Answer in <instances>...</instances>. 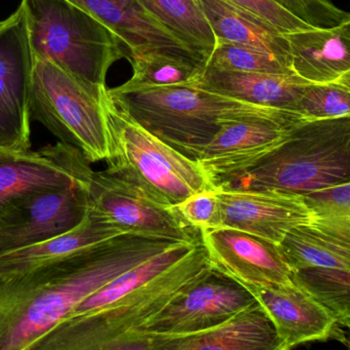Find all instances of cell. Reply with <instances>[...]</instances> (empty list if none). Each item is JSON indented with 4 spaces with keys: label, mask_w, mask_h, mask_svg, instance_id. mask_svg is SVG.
<instances>
[{
    "label": "cell",
    "mask_w": 350,
    "mask_h": 350,
    "mask_svg": "<svg viewBox=\"0 0 350 350\" xmlns=\"http://www.w3.org/2000/svg\"><path fill=\"white\" fill-rule=\"evenodd\" d=\"M172 246L121 234L92 250L28 273L0 275V350H31L88 296Z\"/></svg>",
    "instance_id": "1"
},
{
    "label": "cell",
    "mask_w": 350,
    "mask_h": 350,
    "mask_svg": "<svg viewBox=\"0 0 350 350\" xmlns=\"http://www.w3.org/2000/svg\"><path fill=\"white\" fill-rule=\"evenodd\" d=\"M212 271L205 247L198 242L187 256L107 308L66 318L31 350H151L152 323Z\"/></svg>",
    "instance_id": "2"
},
{
    "label": "cell",
    "mask_w": 350,
    "mask_h": 350,
    "mask_svg": "<svg viewBox=\"0 0 350 350\" xmlns=\"http://www.w3.org/2000/svg\"><path fill=\"white\" fill-rule=\"evenodd\" d=\"M109 94L139 125L193 160L228 121L285 111L189 84L135 88L121 84L109 88Z\"/></svg>",
    "instance_id": "3"
},
{
    "label": "cell",
    "mask_w": 350,
    "mask_h": 350,
    "mask_svg": "<svg viewBox=\"0 0 350 350\" xmlns=\"http://www.w3.org/2000/svg\"><path fill=\"white\" fill-rule=\"evenodd\" d=\"M350 183V115L302 121L258 166L218 186L306 195Z\"/></svg>",
    "instance_id": "4"
},
{
    "label": "cell",
    "mask_w": 350,
    "mask_h": 350,
    "mask_svg": "<svg viewBox=\"0 0 350 350\" xmlns=\"http://www.w3.org/2000/svg\"><path fill=\"white\" fill-rule=\"evenodd\" d=\"M33 57L106 88L107 74L126 53L120 39L69 0H22Z\"/></svg>",
    "instance_id": "5"
},
{
    "label": "cell",
    "mask_w": 350,
    "mask_h": 350,
    "mask_svg": "<svg viewBox=\"0 0 350 350\" xmlns=\"http://www.w3.org/2000/svg\"><path fill=\"white\" fill-rule=\"evenodd\" d=\"M104 106L110 134L107 172L170 207L193 193L214 188L197 162L156 137L117 106L109 88Z\"/></svg>",
    "instance_id": "6"
},
{
    "label": "cell",
    "mask_w": 350,
    "mask_h": 350,
    "mask_svg": "<svg viewBox=\"0 0 350 350\" xmlns=\"http://www.w3.org/2000/svg\"><path fill=\"white\" fill-rule=\"evenodd\" d=\"M107 94L108 88L92 86L51 62L34 58L31 121L79 149L90 162L106 160L110 151Z\"/></svg>",
    "instance_id": "7"
},
{
    "label": "cell",
    "mask_w": 350,
    "mask_h": 350,
    "mask_svg": "<svg viewBox=\"0 0 350 350\" xmlns=\"http://www.w3.org/2000/svg\"><path fill=\"white\" fill-rule=\"evenodd\" d=\"M302 121L295 113L279 111L228 121L200 149L195 162L212 186L230 182L285 143Z\"/></svg>",
    "instance_id": "8"
},
{
    "label": "cell",
    "mask_w": 350,
    "mask_h": 350,
    "mask_svg": "<svg viewBox=\"0 0 350 350\" xmlns=\"http://www.w3.org/2000/svg\"><path fill=\"white\" fill-rule=\"evenodd\" d=\"M88 208L124 234L197 242L201 232L174 207L154 201L142 189L107 171L94 172L86 186Z\"/></svg>",
    "instance_id": "9"
},
{
    "label": "cell",
    "mask_w": 350,
    "mask_h": 350,
    "mask_svg": "<svg viewBox=\"0 0 350 350\" xmlns=\"http://www.w3.org/2000/svg\"><path fill=\"white\" fill-rule=\"evenodd\" d=\"M32 49L22 6L0 22V150L26 151L31 143Z\"/></svg>",
    "instance_id": "10"
},
{
    "label": "cell",
    "mask_w": 350,
    "mask_h": 350,
    "mask_svg": "<svg viewBox=\"0 0 350 350\" xmlns=\"http://www.w3.org/2000/svg\"><path fill=\"white\" fill-rule=\"evenodd\" d=\"M90 164L79 149L59 141L38 151L0 150V214L40 191L85 188L92 172Z\"/></svg>",
    "instance_id": "11"
},
{
    "label": "cell",
    "mask_w": 350,
    "mask_h": 350,
    "mask_svg": "<svg viewBox=\"0 0 350 350\" xmlns=\"http://www.w3.org/2000/svg\"><path fill=\"white\" fill-rule=\"evenodd\" d=\"M88 211L81 186L29 195L0 214V255L38 244L75 227Z\"/></svg>",
    "instance_id": "12"
},
{
    "label": "cell",
    "mask_w": 350,
    "mask_h": 350,
    "mask_svg": "<svg viewBox=\"0 0 350 350\" xmlns=\"http://www.w3.org/2000/svg\"><path fill=\"white\" fill-rule=\"evenodd\" d=\"M215 188L221 227L234 228L279 246L292 230L314 223V214L304 195L277 189Z\"/></svg>",
    "instance_id": "13"
},
{
    "label": "cell",
    "mask_w": 350,
    "mask_h": 350,
    "mask_svg": "<svg viewBox=\"0 0 350 350\" xmlns=\"http://www.w3.org/2000/svg\"><path fill=\"white\" fill-rule=\"evenodd\" d=\"M255 301L244 286L213 269L152 323L151 345L153 336H185L217 326Z\"/></svg>",
    "instance_id": "14"
},
{
    "label": "cell",
    "mask_w": 350,
    "mask_h": 350,
    "mask_svg": "<svg viewBox=\"0 0 350 350\" xmlns=\"http://www.w3.org/2000/svg\"><path fill=\"white\" fill-rule=\"evenodd\" d=\"M212 268L242 286L282 285L293 271L278 245L234 228L201 232Z\"/></svg>",
    "instance_id": "15"
},
{
    "label": "cell",
    "mask_w": 350,
    "mask_h": 350,
    "mask_svg": "<svg viewBox=\"0 0 350 350\" xmlns=\"http://www.w3.org/2000/svg\"><path fill=\"white\" fill-rule=\"evenodd\" d=\"M244 287L271 318L279 340L278 350L327 340L339 324L332 310L296 282Z\"/></svg>",
    "instance_id": "16"
},
{
    "label": "cell",
    "mask_w": 350,
    "mask_h": 350,
    "mask_svg": "<svg viewBox=\"0 0 350 350\" xmlns=\"http://www.w3.org/2000/svg\"><path fill=\"white\" fill-rule=\"evenodd\" d=\"M69 1L79 6L110 29L120 39L123 47H126L125 57L127 59L166 51L201 60L185 47L153 14H150L139 0Z\"/></svg>",
    "instance_id": "17"
},
{
    "label": "cell",
    "mask_w": 350,
    "mask_h": 350,
    "mask_svg": "<svg viewBox=\"0 0 350 350\" xmlns=\"http://www.w3.org/2000/svg\"><path fill=\"white\" fill-rule=\"evenodd\" d=\"M275 327L258 302L207 330L185 336H153L151 350H278Z\"/></svg>",
    "instance_id": "18"
},
{
    "label": "cell",
    "mask_w": 350,
    "mask_h": 350,
    "mask_svg": "<svg viewBox=\"0 0 350 350\" xmlns=\"http://www.w3.org/2000/svg\"><path fill=\"white\" fill-rule=\"evenodd\" d=\"M284 35L295 75L310 82L331 84L350 71V20Z\"/></svg>",
    "instance_id": "19"
},
{
    "label": "cell",
    "mask_w": 350,
    "mask_h": 350,
    "mask_svg": "<svg viewBox=\"0 0 350 350\" xmlns=\"http://www.w3.org/2000/svg\"><path fill=\"white\" fill-rule=\"evenodd\" d=\"M308 80L295 74L226 71L205 66L189 86L269 108L294 113Z\"/></svg>",
    "instance_id": "20"
},
{
    "label": "cell",
    "mask_w": 350,
    "mask_h": 350,
    "mask_svg": "<svg viewBox=\"0 0 350 350\" xmlns=\"http://www.w3.org/2000/svg\"><path fill=\"white\" fill-rule=\"evenodd\" d=\"M123 234L88 208L75 227L38 244L0 255V275L28 273L92 250Z\"/></svg>",
    "instance_id": "21"
},
{
    "label": "cell",
    "mask_w": 350,
    "mask_h": 350,
    "mask_svg": "<svg viewBox=\"0 0 350 350\" xmlns=\"http://www.w3.org/2000/svg\"><path fill=\"white\" fill-rule=\"evenodd\" d=\"M196 1L213 29L218 41L261 49L289 63L287 40L284 33L254 12L228 0Z\"/></svg>",
    "instance_id": "22"
},
{
    "label": "cell",
    "mask_w": 350,
    "mask_h": 350,
    "mask_svg": "<svg viewBox=\"0 0 350 350\" xmlns=\"http://www.w3.org/2000/svg\"><path fill=\"white\" fill-rule=\"evenodd\" d=\"M279 247L293 273L300 271L350 273V245L310 226L292 230Z\"/></svg>",
    "instance_id": "23"
},
{
    "label": "cell",
    "mask_w": 350,
    "mask_h": 350,
    "mask_svg": "<svg viewBox=\"0 0 350 350\" xmlns=\"http://www.w3.org/2000/svg\"><path fill=\"white\" fill-rule=\"evenodd\" d=\"M139 2L185 47L207 63L217 39L196 0H139Z\"/></svg>",
    "instance_id": "24"
},
{
    "label": "cell",
    "mask_w": 350,
    "mask_h": 350,
    "mask_svg": "<svg viewBox=\"0 0 350 350\" xmlns=\"http://www.w3.org/2000/svg\"><path fill=\"white\" fill-rule=\"evenodd\" d=\"M133 76L122 86H166L191 84L205 68V62L178 53H147L129 58Z\"/></svg>",
    "instance_id": "25"
},
{
    "label": "cell",
    "mask_w": 350,
    "mask_h": 350,
    "mask_svg": "<svg viewBox=\"0 0 350 350\" xmlns=\"http://www.w3.org/2000/svg\"><path fill=\"white\" fill-rule=\"evenodd\" d=\"M304 197L314 214L310 227L350 245V183Z\"/></svg>",
    "instance_id": "26"
},
{
    "label": "cell",
    "mask_w": 350,
    "mask_h": 350,
    "mask_svg": "<svg viewBox=\"0 0 350 350\" xmlns=\"http://www.w3.org/2000/svg\"><path fill=\"white\" fill-rule=\"evenodd\" d=\"M206 66L226 71L294 74L287 61L273 53L226 41L217 40Z\"/></svg>",
    "instance_id": "27"
},
{
    "label": "cell",
    "mask_w": 350,
    "mask_h": 350,
    "mask_svg": "<svg viewBox=\"0 0 350 350\" xmlns=\"http://www.w3.org/2000/svg\"><path fill=\"white\" fill-rule=\"evenodd\" d=\"M304 121L337 118L350 115V90L337 82H308L294 107Z\"/></svg>",
    "instance_id": "28"
},
{
    "label": "cell",
    "mask_w": 350,
    "mask_h": 350,
    "mask_svg": "<svg viewBox=\"0 0 350 350\" xmlns=\"http://www.w3.org/2000/svg\"><path fill=\"white\" fill-rule=\"evenodd\" d=\"M174 207L189 226L200 232L221 227V207L215 187L193 193Z\"/></svg>",
    "instance_id": "29"
},
{
    "label": "cell",
    "mask_w": 350,
    "mask_h": 350,
    "mask_svg": "<svg viewBox=\"0 0 350 350\" xmlns=\"http://www.w3.org/2000/svg\"><path fill=\"white\" fill-rule=\"evenodd\" d=\"M314 28H329L350 20V12L329 0H273Z\"/></svg>",
    "instance_id": "30"
},
{
    "label": "cell",
    "mask_w": 350,
    "mask_h": 350,
    "mask_svg": "<svg viewBox=\"0 0 350 350\" xmlns=\"http://www.w3.org/2000/svg\"><path fill=\"white\" fill-rule=\"evenodd\" d=\"M228 1L254 12L282 33L295 32V31L314 28L273 0H228Z\"/></svg>",
    "instance_id": "31"
},
{
    "label": "cell",
    "mask_w": 350,
    "mask_h": 350,
    "mask_svg": "<svg viewBox=\"0 0 350 350\" xmlns=\"http://www.w3.org/2000/svg\"><path fill=\"white\" fill-rule=\"evenodd\" d=\"M337 84H342V86H347L350 90V71L347 72L345 75L341 76L338 80H337Z\"/></svg>",
    "instance_id": "32"
}]
</instances>
